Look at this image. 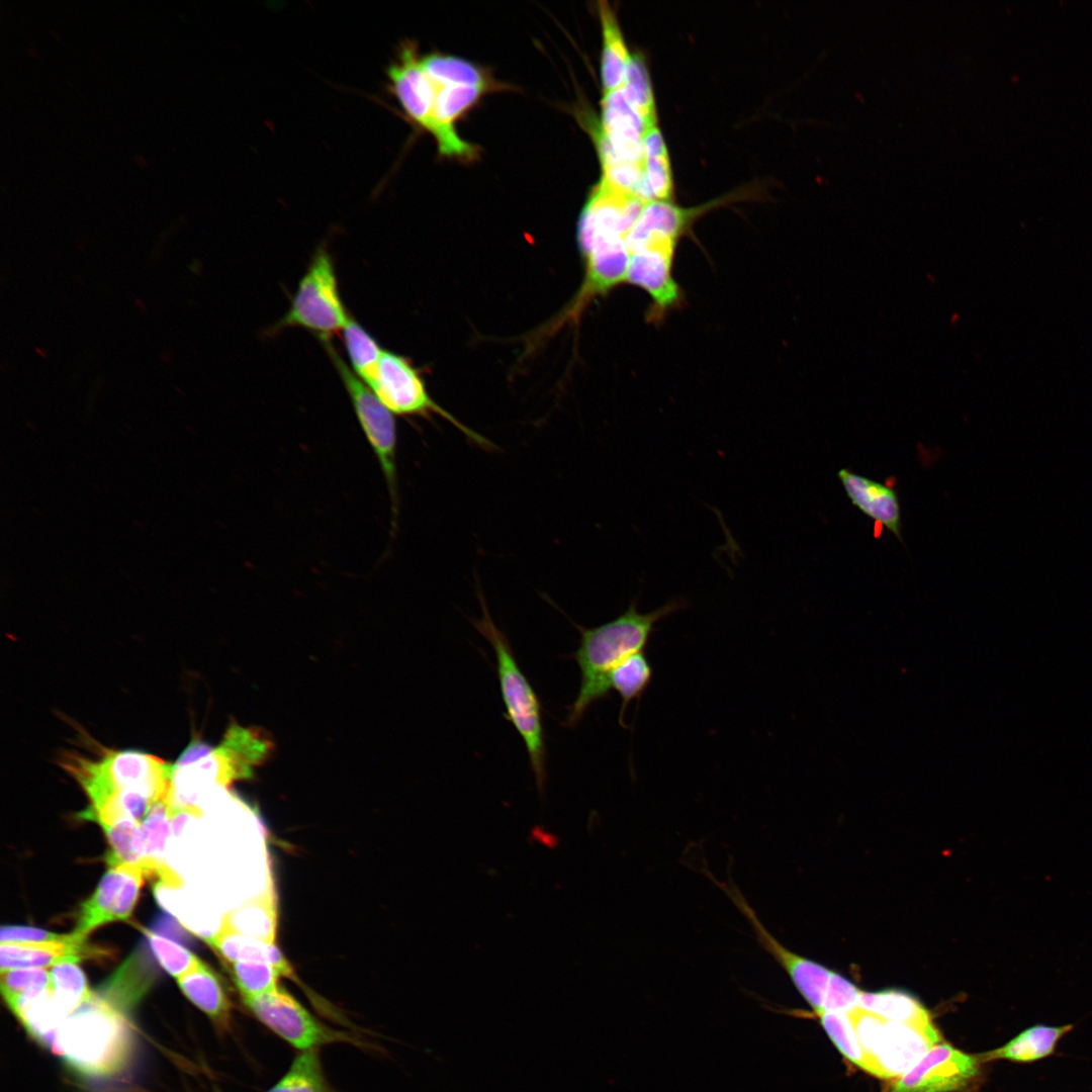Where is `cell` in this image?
Masks as SVG:
<instances>
[{
	"instance_id": "e575fe53",
	"label": "cell",
	"mask_w": 1092,
	"mask_h": 1092,
	"mask_svg": "<svg viewBox=\"0 0 1092 1092\" xmlns=\"http://www.w3.org/2000/svg\"><path fill=\"white\" fill-rule=\"evenodd\" d=\"M1 992L8 1007L33 1000L52 991L51 973L47 969H12L1 971Z\"/></svg>"
},
{
	"instance_id": "9c48e42d",
	"label": "cell",
	"mask_w": 1092,
	"mask_h": 1092,
	"mask_svg": "<svg viewBox=\"0 0 1092 1092\" xmlns=\"http://www.w3.org/2000/svg\"><path fill=\"white\" fill-rule=\"evenodd\" d=\"M251 1012L277 1035L302 1051L335 1042H362L349 1032L329 1027L316 1019L286 990L277 989L243 1000Z\"/></svg>"
},
{
	"instance_id": "44dd1931",
	"label": "cell",
	"mask_w": 1092,
	"mask_h": 1092,
	"mask_svg": "<svg viewBox=\"0 0 1092 1092\" xmlns=\"http://www.w3.org/2000/svg\"><path fill=\"white\" fill-rule=\"evenodd\" d=\"M204 940L232 964L243 961L265 962L277 969L281 976L294 978L290 964L275 943L239 933L223 923L218 930Z\"/></svg>"
},
{
	"instance_id": "d6a6232c",
	"label": "cell",
	"mask_w": 1092,
	"mask_h": 1092,
	"mask_svg": "<svg viewBox=\"0 0 1092 1092\" xmlns=\"http://www.w3.org/2000/svg\"><path fill=\"white\" fill-rule=\"evenodd\" d=\"M268 1092H334L328 1083L316 1050L303 1051L288 1072Z\"/></svg>"
},
{
	"instance_id": "836d02e7",
	"label": "cell",
	"mask_w": 1092,
	"mask_h": 1092,
	"mask_svg": "<svg viewBox=\"0 0 1092 1092\" xmlns=\"http://www.w3.org/2000/svg\"><path fill=\"white\" fill-rule=\"evenodd\" d=\"M420 63L429 78L438 86L487 85L484 72L460 58L434 54L420 60Z\"/></svg>"
},
{
	"instance_id": "9a60e30c",
	"label": "cell",
	"mask_w": 1092,
	"mask_h": 1092,
	"mask_svg": "<svg viewBox=\"0 0 1092 1092\" xmlns=\"http://www.w3.org/2000/svg\"><path fill=\"white\" fill-rule=\"evenodd\" d=\"M486 88L487 85L438 86L433 113L436 129L433 135L442 155L467 160L476 157V148L456 133L453 122L475 104Z\"/></svg>"
},
{
	"instance_id": "30bf717a",
	"label": "cell",
	"mask_w": 1092,
	"mask_h": 1092,
	"mask_svg": "<svg viewBox=\"0 0 1092 1092\" xmlns=\"http://www.w3.org/2000/svg\"><path fill=\"white\" fill-rule=\"evenodd\" d=\"M722 889L750 924L759 945L783 968L795 988L816 1014L822 1011L831 971L825 966L798 954L781 943L763 925L756 912L733 881L719 882Z\"/></svg>"
},
{
	"instance_id": "7c38bea8",
	"label": "cell",
	"mask_w": 1092,
	"mask_h": 1092,
	"mask_svg": "<svg viewBox=\"0 0 1092 1092\" xmlns=\"http://www.w3.org/2000/svg\"><path fill=\"white\" fill-rule=\"evenodd\" d=\"M981 1060L949 1043H937L894 1083L891 1092H954L966 1089L981 1077Z\"/></svg>"
},
{
	"instance_id": "f546056e",
	"label": "cell",
	"mask_w": 1092,
	"mask_h": 1092,
	"mask_svg": "<svg viewBox=\"0 0 1092 1092\" xmlns=\"http://www.w3.org/2000/svg\"><path fill=\"white\" fill-rule=\"evenodd\" d=\"M80 961L78 958H70L54 965L50 970L53 999L67 1015L94 995L78 965Z\"/></svg>"
},
{
	"instance_id": "60d3db41",
	"label": "cell",
	"mask_w": 1092,
	"mask_h": 1092,
	"mask_svg": "<svg viewBox=\"0 0 1092 1092\" xmlns=\"http://www.w3.org/2000/svg\"><path fill=\"white\" fill-rule=\"evenodd\" d=\"M602 180L612 187L633 194L644 175V162H623L603 167Z\"/></svg>"
},
{
	"instance_id": "5bb4252c",
	"label": "cell",
	"mask_w": 1092,
	"mask_h": 1092,
	"mask_svg": "<svg viewBox=\"0 0 1092 1092\" xmlns=\"http://www.w3.org/2000/svg\"><path fill=\"white\" fill-rule=\"evenodd\" d=\"M388 77L406 114L434 134L433 113L438 85L423 70L413 46H404L399 61L388 69Z\"/></svg>"
},
{
	"instance_id": "ba28073f",
	"label": "cell",
	"mask_w": 1092,
	"mask_h": 1092,
	"mask_svg": "<svg viewBox=\"0 0 1092 1092\" xmlns=\"http://www.w3.org/2000/svg\"><path fill=\"white\" fill-rule=\"evenodd\" d=\"M370 388L392 415L425 419L438 415L477 446L485 450L494 448L489 440L465 426L430 396L420 371L402 355L384 350Z\"/></svg>"
},
{
	"instance_id": "8fae6325",
	"label": "cell",
	"mask_w": 1092,
	"mask_h": 1092,
	"mask_svg": "<svg viewBox=\"0 0 1092 1092\" xmlns=\"http://www.w3.org/2000/svg\"><path fill=\"white\" fill-rule=\"evenodd\" d=\"M676 241L653 240L632 252L626 282L646 291L652 300L647 318L659 323L663 316L680 305L682 294L672 275Z\"/></svg>"
},
{
	"instance_id": "d590c367",
	"label": "cell",
	"mask_w": 1092,
	"mask_h": 1092,
	"mask_svg": "<svg viewBox=\"0 0 1092 1092\" xmlns=\"http://www.w3.org/2000/svg\"><path fill=\"white\" fill-rule=\"evenodd\" d=\"M632 107L643 118L648 128L655 126V103L645 61L639 54L630 57L621 86Z\"/></svg>"
},
{
	"instance_id": "bcb514c9",
	"label": "cell",
	"mask_w": 1092,
	"mask_h": 1092,
	"mask_svg": "<svg viewBox=\"0 0 1092 1092\" xmlns=\"http://www.w3.org/2000/svg\"><path fill=\"white\" fill-rule=\"evenodd\" d=\"M27 52H28L29 54L33 55L34 57H38V55H37V54H36V53L34 52V50H29V49H28V50H27Z\"/></svg>"
},
{
	"instance_id": "b9f144b4",
	"label": "cell",
	"mask_w": 1092,
	"mask_h": 1092,
	"mask_svg": "<svg viewBox=\"0 0 1092 1092\" xmlns=\"http://www.w3.org/2000/svg\"><path fill=\"white\" fill-rule=\"evenodd\" d=\"M67 935L68 934H59L36 927L7 925L1 928L0 940L1 943L42 942L62 940L66 938Z\"/></svg>"
},
{
	"instance_id": "7a4b0ae2",
	"label": "cell",
	"mask_w": 1092,
	"mask_h": 1092,
	"mask_svg": "<svg viewBox=\"0 0 1092 1092\" xmlns=\"http://www.w3.org/2000/svg\"><path fill=\"white\" fill-rule=\"evenodd\" d=\"M133 1049V1032L122 1012L100 996L70 1013L60 1027L54 1052L87 1078L120 1073Z\"/></svg>"
},
{
	"instance_id": "2e32d148",
	"label": "cell",
	"mask_w": 1092,
	"mask_h": 1092,
	"mask_svg": "<svg viewBox=\"0 0 1092 1092\" xmlns=\"http://www.w3.org/2000/svg\"><path fill=\"white\" fill-rule=\"evenodd\" d=\"M86 938L87 936L73 932L62 940L1 943V971L46 969L70 958L83 960L106 954L103 949L88 944Z\"/></svg>"
},
{
	"instance_id": "ee69618b",
	"label": "cell",
	"mask_w": 1092,
	"mask_h": 1092,
	"mask_svg": "<svg viewBox=\"0 0 1092 1092\" xmlns=\"http://www.w3.org/2000/svg\"><path fill=\"white\" fill-rule=\"evenodd\" d=\"M135 161H136L138 165L141 166V167H144V166L147 165V159L145 157H143L142 155H140V154L135 156Z\"/></svg>"
},
{
	"instance_id": "7dc6e473",
	"label": "cell",
	"mask_w": 1092,
	"mask_h": 1092,
	"mask_svg": "<svg viewBox=\"0 0 1092 1092\" xmlns=\"http://www.w3.org/2000/svg\"><path fill=\"white\" fill-rule=\"evenodd\" d=\"M35 351H36V352H37V353H38V354H39L40 356H42V357H46L44 353H43V352H42L41 350L35 349Z\"/></svg>"
},
{
	"instance_id": "4316f807",
	"label": "cell",
	"mask_w": 1092,
	"mask_h": 1092,
	"mask_svg": "<svg viewBox=\"0 0 1092 1092\" xmlns=\"http://www.w3.org/2000/svg\"><path fill=\"white\" fill-rule=\"evenodd\" d=\"M342 335L350 368L370 387L376 378L384 349L353 316L342 331Z\"/></svg>"
},
{
	"instance_id": "7bdbcfd3",
	"label": "cell",
	"mask_w": 1092,
	"mask_h": 1092,
	"mask_svg": "<svg viewBox=\"0 0 1092 1092\" xmlns=\"http://www.w3.org/2000/svg\"><path fill=\"white\" fill-rule=\"evenodd\" d=\"M212 749L213 747L200 738H192L173 765L174 767L189 765L207 755Z\"/></svg>"
},
{
	"instance_id": "ac0fdd59",
	"label": "cell",
	"mask_w": 1092,
	"mask_h": 1092,
	"mask_svg": "<svg viewBox=\"0 0 1092 1092\" xmlns=\"http://www.w3.org/2000/svg\"><path fill=\"white\" fill-rule=\"evenodd\" d=\"M131 866L109 868L92 896L82 903L74 932L87 936L95 928L118 920H126L130 906L123 886Z\"/></svg>"
},
{
	"instance_id": "4dcf8cb0",
	"label": "cell",
	"mask_w": 1092,
	"mask_h": 1092,
	"mask_svg": "<svg viewBox=\"0 0 1092 1092\" xmlns=\"http://www.w3.org/2000/svg\"><path fill=\"white\" fill-rule=\"evenodd\" d=\"M144 967L140 957L132 956L101 988L100 997L120 1011L129 1008L146 993L152 981Z\"/></svg>"
},
{
	"instance_id": "6da1fadb",
	"label": "cell",
	"mask_w": 1092,
	"mask_h": 1092,
	"mask_svg": "<svg viewBox=\"0 0 1092 1092\" xmlns=\"http://www.w3.org/2000/svg\"><path fill=\"white\" fill-rule=\"evenodd\" d=\"M687 605L682 599H673L656 610L640 613L634 601L608 623L594 628L577 626L581 638L573 658L580 669V687L567 708V727L576 726L593 704L610 695V673L630 655L645 651L655 624Z\"/></svg>"
},
{
	"instance_id": "484cf974",
	"label": "cell",
	"mask_w": 1092,
	"mask_h": 1092,
	"mask_svg": "<svg viewBox=\"0 0 1092 1092\" xmlns=\"http://www.w3.org/2000/svg\"><path fill=\"white\" fill-rule=\"evenodd\" d=\"M10 1010L28 1034L54 1052L58 1032L68 1015L56 1004L52 991L33 1000L15 1004Z\"/></svg>"
},
{
	"instance_id": "f1b7e54d",
	"label": "cell",
	"mask_w": 1092,
	"mask_h": 1092,
	"mask_svg": "<svg viewBox=\"0 0 1092 1092\" xmlns=\"http://www.w3.org/2000/svg\"><path fill=\"white\" fill-rule=\"evenodd\" d=\"M652 666L645 651L634 653L619 663L609 675L611 690L621 698L619 722L626 727L624 715L630 702L639 700L652 678Z\"/></svg>"
},
{
	"instance_id": "f6af8a7d",
	"label": "cell",
	"mask_w": 1092,
	"mask_h": 1092,
	"mask_svg": "<svg viewBox=\"0 0 1092 1092\" xmlns=\"http://www.w3.org/2000/svg\"><path fill=\"white\" fill-rule=\"evenodd\" d=\"M134 302L136 303V305H139V307H140V308H141L142 310H144V311L146 310V308H145V304H144V303H143V302L141 301V299H140V298H135V299H134Z\"/></svg>"
},
{
	"instance_id": "5b68a950",
	"label": "cell",
	"mask_w": 1092,
	"mask_h": 1092,
	"mask_svg": "<svg viewBox=\"0 0 1092 1092\" xmlns=\"http://www.w3.org/2000/svg\"><path fill=\"white\" fill-rule=\"evenodd\" d=\"M351 315L341 297L334 260L323 245L313 253L285 314L272 333L300 328L320 341L343 331Z\"/></svg>"
},
{
	"instance_id": "f35d334b",
	"label": "cell",
	"mask_w": 1092,
	"mask_h": 1092,
	"mask_svg": "<svg viewBox=\"0 0 1092 1092\" xmlns=\"http://www.w3.org/2000/svg\"><path fill=\"white\" fill-rule=\"evenodd\" d=\"M144 932L157 961L174 978L178 979L203 964L197 956L179 943L151 930Z\"/></svg>"
},
{
	"instance_id": "d6986e66",
	"label": "cell",
	"mask_w": 1092,
	"mask_h": 1092,
	"mask_svg": "<svg viewBox=\"0 0 1092 1092\" xmlns=\"http://www.w3.org/2000/svg\"><path fill=\"white\" fill-rule=\"evenodd\" d=\"M1075 1024L1049 1025L1036 1023L1030 1025L1005 1044L982 1055L983 1061L1004 1060L1015 1064L1029 1065L1054 1056L1060 1041L1073 1029Z\"/></svg>"
},
{
	"instance_id": "e0dca14e",
	"label": "cell",
	"mask_w": 1092,
	"mask_h": 1092,
	"mask_svg": "<svg viewBox=\"0 0 1092 1092\" xmlns=\"http://www.w3.org/2000/svg\"><path fill=\"white\" fill-rule=\"evenodd\" d=\"M837 477L854 507L901 539L902 513L894 487L847 468L839 469Z\"/></svg>"
},
{
	"instance_id": "ab89813d",
	"label": "cell",
	"mask_w": 1092,
	"mask_h": 1092,
	"mask_svg": "<svg viewBox=\"0 0 1092 1092\" xmlns=\"http://www.w3.org/2000/svg\"><path fill=\"white\" fill-rule=\"evenodd\" d=\"M861 992L846 978L831 971L821 1012H848L859 1005Z\"/></svg>"
},
{
	"instance_id": "603a6c76",
	"label": "cell",
	"mask_w": 1092,
	"mask_h": 1092,
	"mask_svg": "<svg viewBox=\"0 0 1092 1092\" xmlns=\"http://www.w3.org/2000/svg\"><path fill=\"white\" fill-rule=\"evenodd\" d=\"M221 923L244 935L275 943L277 906L272 881L259 897L225 914Z\"/></svg>"
},
{
	"instance_id": "83f0119b",
	"label": "cell",
	"mask_w": 1092,
	"mask_h": 1092,
	"mask_svg": "<svg viewBox=\"0 0 1092 1092\" xmlns=\"http://www.w3.org/2000/svg\"><path fill=\"white\" fill-rule=\"evenodd\" d=\"M100 826L110 846L105 856L109 868L129 864L142 870L145 847L141 822L122 818Z\"/></svg>"
},
{
	"instance_id": "ffe728a7",
	"label": "cell",
	"mask_w": 1092,
	"mask_h": 1092,
	"mask_svg": "<svg viewBox=\"0 0 1092 1092\" xmlns=\"http://www.w3.org/2000/svg\"><path fill=\"white\" fill-rule=\"evenodd\" d=\"M697 212L699 210L684 209L666 200H653L646 203L626 237L629 253L653 240L671 239L677 242Z\"/></svg>"
},
{
	"instance_id": "277c9868",
	"label": "cell",
	"mask_w": 1092,
	"mask_h": 1092,
	"mask_svg": "<svg viewBox=\"0 0 1092 1092\" xmlns=\"http://www.w3.org/2000/svg\"><path fill=\"white\" fill-rule=\"evenodd\" d=\"M482 616L472 621L489 642L496 659V673L508 721L523 739L539 793L546 781V745L541 703L520 668L506 634L494 624L478 590Z\"/></svg>"
},
{
	"instance_id": "4fadbf2b",
	"label": "cell",
	"mask_w": 1092,
	"mask_h": 1092,
	"mask_svg": "<svg viewBox=\"0 0 1092 1092\" xmlns=\"http://www.w3.org/2000/svg\"><path fill=\"white\" fill-rule=\"evenodd\" d=\"M602 108V123L596 134L602 166L644 162L643 139L649 128L621 87L606 92Z\"/></svg>"
},
{
	"instance_id": "8d00e7d4",
	"label": "cell",
	"mask_w": 1092,
	"mask_h": 1092,
	"mask_svg": "<svg viewBox=\"0 0 1092 1092\" xmlns=\"http://www.w3.org/2000/svg\"><path fill=\"white\" fill-rule=\"evenodd\" d=\"M243 1000L269 993L278 986L281 976L275 967L265 962L243 961L226 966Z\"/></svg>"
},
{
	"instance_id": "74e56055",
	"label": "cell",
	"mask_w": 1092,
	"mask_h": 1092,
	"mask_svg": "<svg viewBox=\"0 0 1092 1092\" xmlns=\"http://www.w3.org/2000/svg\"><path fill=\"white\" fill-rule=\"evenodd\" d=\"M824 1030L851 1063L868 1071V1060L857 1040L853 1025L846 1012L824 1011L818 1014Z\"/></svg>"
},
{
	"instance_id": "1f68e13d",
	"label": "cell",
	"mask_w": 1092,
	"mask_h": 1092,
	"mask_svg": "<svg viewBox=\"0 0 1092 1092\" xmlns=\"http://www.w3.org/2000/svg\"><path fill=\"white\" fill-rule=\"evenodd\" d=\"M644 177L653 200H666L672 190L670 164L658 127L649 128L643 139Z\"/></svg>"
},
{
	"instance_id": "3957f363",
	"label": "cell",
	"mask_w": 1092,
	"mask_h": 1092,
	"mask_svg": "<svg viewBox=\"0 0 1092 1092\" xmlns=\"http://www.w3.org/2000/svg\"><path fill=\"white\" fill-rule=\"evenodd\" d=\"M60 764L86 793L88 813L99 810L123 790L145 791L158 802L168 797L172 787L173 764L139 750L102 747L96 759L65 752Z\"/></svg>"
},
{
	"instance_id": "d4e9b609",
	"label": "cell",
	"mask_w": 1092,
	"mask_h": 1092,
	"mask_svg": "<svg viewBox=\"0 0 1092 1092\" xmlns=\"http://www.w3.org/2000/svg\"><path fill=\"white\" fill-rule=\"evenodd\" d=\"M858 1006L889 1020L918 1026L932 1025L928 1010L906 991L886 989L861 992Z\"/></svg>"
},
{
	"instance_id": "cb8c5ba5",
	"label": "cell",
	"mask_w": 1092,
	"mask_h": 1092,
	"mask_svg": "<svg viewBox=\"0 0 1092 1092\" xmlns=\"http://www.w3.org/2000/svg\"><path fill=\"white\" fill-rule=\"evenodd\" d=\"M599 12L603 29L601 77L605 91L610 92L622 86L630 56L610 5L600 1Z\"/></svg>"
},
{
	"instance_id": "7402d4cb",
	"label": "cell",
	"mask_w": 1092,
	"mask_h": 1092,
	"mask_svg": "<svg viewBox=\"0 0 1092 1092\" xmlns=\"http://www.w3.org/2000/svg\"><path fill=\"white\" fill-rule=\"evenodd\" d=\"M183 994L221 1029L232 1020V1003L217 975L206 965L177 979Z\"/></svg>"
},
{
	"instance_id": "8992f818",
	"label": "cell",
	"mask_w": 1092,
	"mask_h": 1092,
	"mask_svg": "<svg viewBox=\"0 0 1092 1092\" xmlns=\"http://www.w3.org/2000/svg\"><path fill=\"white\" fill-rule=\"evenodd\" d=\"M320 342L344 384L360 428L378 461L389 493L391 527L395 528L398 516V477L397 428L393 415L352 371L331 340Z\"/></svg>"
},
{
	"instance_id": "52a82bcc",
	"label": "cell",
	"mask_w": 1092,
	"mask_h": 1092,
	"mask_svg": "<svg viewBox=\"0 0 1092 1092\" xmlns=\"http://www.w3.org/2000/svg\"><path fill=\"white\" fill-rule=\"evenodd\" d=\"M868 1060V1073L880 1077H901L939 1040L932 1025L918 1026L871 1015L856 1030Z\"/></svg>"
}]
</instances>
